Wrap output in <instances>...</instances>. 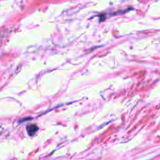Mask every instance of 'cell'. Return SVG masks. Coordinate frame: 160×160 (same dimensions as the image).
<instances>
[{
  "mask_svg": "<svg viewBox=\"0 0 160 160\" xmlns=\"http://www.w3.org/2000/svg\"><path fill=\"white\" fill-rule=\"evenodd\" d=\"M37 131H38V128L37 126H35V125H31V126L28 127V132L30 136L34 135Z\"/></svg>",
  "mask_w": 160,
  "mask_h": 160,
  "instance_id": "cell-1",
  "label": "cell"
}]
</instances>
